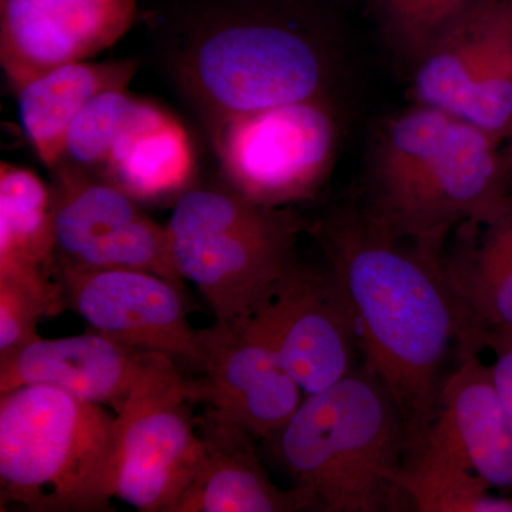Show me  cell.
<instances>
[{"mask_svg":"<svg viewBox=\"0 0 512 512\" xmlns=\"http://www.w3.org/2000/svg\"><path fill=\"white\" fill-rule=\"evenodd\" d=\"M200 336L204 376L188 380L191 402L211 407L254 439H274L305 399L274 346L248 319L217 320Z\"/></svg>","mask_w":512,"mask_h":512,"instance_id":"obj_13","label":"cell"},{"mask_svg":"<svg viewBox=\"0 0 512 512\" xmlns=\"http://www.w3.org/2000/svg\"><path fill=\"white\" fill-rule=\"evenodd\" d=\"M202 458L175 512H289L308 510L298 488L282 490L256 456L247 430L205 406Z\"/></svg>","mask_w":512,"mask_h":512,"instance_id":"obj_17","label":"cell"},{"mask_svg":"<svg viewBox=\"0 0 512 512\" xmlns=\"http://www.w3.org/2000/svg\"><path fill=\"white\" fill-rule=\"evenodd\" d=\"M245 319L271 342L305 396L329 389L356 370L355 322L330 269L322 272L292 261Z\"/></svg>","mask_w":512,"mask_h":512,"instance_id":"obj_11","label":"cell"},{"mask_svg":"<svg viewBox=\"0 0 512 512\" xmlns=\"http://www.w3.org/2000/svg\"><path fill=\"white\" fill-rule=\"evenodd\" d=\"M52 229L59 266L141 269L180 281L168 254L165 225L116 185L59 163L52 171Z\"/></svg>","mask_w":512,"mask_h":512,"instance_id":"obj_10","label":"cell"},{"mask_svg":"<svg viewBox=\"0 0 512 512\" xmlns=\"http://www.w3.org/2000/svg\"><path fill=\"white\" fill-rule=\"evenodd\" d=\"M148 353L127 348L96 330L63 339L40 338L0 360V394L40 384L119 410Z\"/></svg>","mask_w":512,"mask_h":512,"instance_id":"obj_16","label":"cell"},{"mask_svg":"<svg viewBox=\"0 0 512 512\" xmlns=\"http://www.w3.org/2000/svg\"><path fill=\"white\" fill-rule=\"evenodd\" d=\"M497 143L467 121L414 104L377 131L363 212L440 255L451 229L491 220L510 197Z\"/></svg>","mask_w":512,"mask_h":512,"instance_id":"obj_3","label":"cell"},{"mask_svg":"<svg viewBox=\"0 0 512 512\" xmlns=\"http://www.w3.org/2000/svg\"><path fill=\"white\" fill-rule=\"evenodd\" d=\"M165 70L207 124L332 94L338 36L323 0H175Z\"/></svg>","mask_w":512,"mask_h":512,"instance_id":"obj_2","label":"cell"},{"mask_svg":"<svg viewBox=\"0 0 512 512\" xmlns=\"http://www.w3.org/2000/svg\"><path fill=\"white\" fill-rule=\"evenodd\" d=\"M140 97L127 87L109 89L94 97L73 121L59 163L73 165L100 177L111 147L126 126Z\"/></svg>","mask_w":512,"mask_h":512,"instance_id":"obj_23","label":"cell"},{"mask_svg":"<svg viewBox=\"0 0 512 512\" xmlns=\"http://www.w3.org/2000/svg\"><path fill=\"white\" fill-rule=\"evenodd\" d=\"M178 282L141 269L59 266L64 303L93 330L127 348L161 353L200 370V330L188 322Z\"/></svg>","mask_w":512,"mask_h":512,"instance_id":"obj_12","label":"cell"},{"mask_svg":"<svg viewBox=\"0 0 512 512\" xmlns=\"http://www.w3.org/2000/svg\"><path fill=\"white\" fill-rule=\"evenodd\" d=\"M497 2V0H487V3Z\"/></svg>","mask_w":512,"mask_h":512,"instance_id":"obj_27","label":"cell"},{"mask_svg":"<svg viewBox=\"0 0 512 512\" xmlns=\"http://www.w3.org/2000/svg\"><path fill=\"white\" fill-rule=\"evenodd\" d=\"M136 15L137 0H0V64L10 89L109 49Z\"/></svg>","mask_w":512,"mask_h":512,"instance_id":"obj_14","label":"cell"},{"mask_svg":"<svg viewBox=\"0 0 512 512\" xmlns=\"http://www.w3.org/2000/svg\"><path fill=\"white\" fill-rule=\"evenodd\" d=\"M303 221L221 184H192L174 202L165 224L178 279H188L217 320L248 318L292 262Z\"/></svg>","mask_w":512,"mask_h":512,"instance_id":"obj_6","label":"cell"},{"mask_svg":"<svg viewBox=\"0 0 512 512\" xmlns=\"http://www.w3.org/2000/svg\"><path fill=\"white\" fill-rule=\"evenodd\" d=\"M384 40L416 64L448 29L487 0H369Z\"/></svg>","mask_w":512,"mask_h":512,"instance_id":"obj_22","label":"cell"},{"mask_svg":"<svg viewBox=\"0 0 512 512\" xmlns=\"http://www.w3.org/2000/svg\"><path fill=\"white\" fill-rule=\"evenodd\" d=\"M116 417L55 387L0 394L2 505L33 512L111 511Z\"/></svg>","mask_w":512,"mask_h":512,"instance_id":"obj_5","label":"cell"},{"mask_svg":"<svg viewBox=\"0 0 512 512\" xmlns=\"http://www.w3.org/2000/svg\"><path fill=\"white\" fill-rule=\"evenodd\" d=\"M191 404L175 360L148 353L114 420L113 497L141 512H175L202 458Z\"/></svg>","mask_w":512,"mask_h":512,"instance_id":"obj_7","label":"cell"},{"mask_svg":"<svg viewBox=\"0 0 512 512\" xmlns=\"http://www.w3.org/2000/svg\"><path fill=\"white\" fill-rule=\"evenodd\" d=\"M272 440L311 510H397L406 429L392 396L365 367L306 394Z\"/></svg>","mask_w":512,"mask_h":512,"instance_id":"obj_4","label":"cell"},{"mask_svg":"<svg viewBox=\"0 0 512 512\" xmlns=\"http://www.w3.org/2000/svg\"><path fill=\"white\" fill-rule=\"evenodd\" d=\"M399 488L420 512H512V495L493 494L484 478L426 443L410 450Z\"/></svg>","mask_w":512,"mask_h":512,"instance_id":"obj_21","label":"cell"},{"mask_svg":"<svg viewBox=\"0 0 512 512\" xmlns=\"http://www.w3.org/2000/svg\"><path fill=\"white\" fill-rule=\"evenodd\" d=\"M421 443L439 448L494 490L512 495L511 424L493 369L478 357V349L466 348L460 365L441 384Z\"/></svg>","mask_w":512,"mask_h":512,"instance_id":"obj_15","label":"cell"},{"mask_svg":"<svg viewBox=\"0 0 512 512\" xmlns=\"http://www.w3.org/2000/svg\"><path fill=\"white\" fill-rule=\"evenodd\" d=\"M53 259L50 187L33 171L0 164V274L45 275Z\"/></svg>","mask_w":512,"mask_h":512,"instance_id":"obj_20","label":"cell"},{"mask_svg":"<svg viewBox=\"0 0 512 512\" xmlns=\"http://www.w3.org/2000/svg\"><path fill=\"white\" fill-rule=\"evenodd\" d=\"M62 286L42 275L0 274V360L40 339L39 320L62 311Z\"/></svg>","mask_w":512,"mask_h":512,"instance_id":"obj_24","label":"cell"},{"mask_svg":"<svg viewBox=\"0 0 512 512\" xmlns=\"http://www.w3.org/2000/svg\"><path fill=\"white\" fill-rule=\"evenodd\" d=\"M503 165L508 187H510V192L512 194V146L508 148L507 153L503 154Z\"/></svg>","mask_w":512,"mask_h":512,"instance_id":"obj_26","label":"cell"},{"mask_svg":"<svg viewBox=\"0 0 512 512\" xmlns=\"http://www.w3.org/2000/svg\"><path fill=\"white\" fill-rule=\"evenodd\" d=\"M195 157L181 121L153 101L138 100L111 147L100 178L138 204L177 200L194 180Z\"/></svg>","mask_w":512,"mask_h":512,"instance_id":"obj_18","label":"cell"},{"mask_svg":"<svg viewBox=\"0 0 512 512\" xmlns=\"http://www.w3.org/2000/svg\"><path fill=\"white\" fill-rule=\"evenodd\" d=\"M133 60L72 62L39 74L15 92L20 126L47 170L62 160L67 133L84 107L109 89L128 87Z\"/></svg>","mask_w":512,"mask_h":512,"instance_id":"obj_19","label":"cell"},{"mask_svg":"<svg viewBox=\"0 0 512 512\" xmlns=\"http://www.w3.org/2000/svg\"><path fill=\"white\" fill-rule=\"evenodd\" d=\"M332 94L207 124L222 180L268 207L312 197L338 154Z\"/></svg>","mask_w":512,"mask_h":512,"instance_id":"obj_8","label":"cell"},{"mask_svg":"<svg viewBox=\"0 0 512 512\" xmlns=\"http://www.w3.org/2000/svg\"><path fill=\"white\" fill-rule=\"evenodd\" d=\"M414 104L512 136V0L478 6L413 66Z\"/></svg>","mask_w":512,"mask_h":512,"instance_id":"obj_9","label":"cell"},{"mask_svg":"<svg viewBox=\"0 0 512 512\" xmlns=\"http://www.w3.org/2000/svg\"><path fill=\"white\" fill-rule=\"evenodd\" d=\"M323 2L329 3V0H323Z\"/></svg>","mask_w":512,"mask_h":512,"instance_id":"obj_28","label":"cell"},{"mask_svg":"<svg viewBox=\"0 0 512 512\" xmlns=\"http://www.w3.org/2000/svg\"><path fill=\"white\" fill-rule=\"evenodd\" d=\"M315 234L348 301L363 367L392 396L412 450L433 419L441 367L464 333L440 255L394 237L363 211L332 212Z\"/></svg>","mask_w":512,"mask_h":512,"instance_id":"obj_1","label":"cell"},{"mask_svg":"<svg viewBox=\"0 0 512 512\" xmlns=\"http://www.w3.org/2000/svg\"><path fill=\"white\" fill-rule=\"evenodd\" d=\"M481 346L493 350L494 383L510 420L512 429V330H491L484 333Z\"/></svg>","mask_w":512,"mask_h":512,"instance_id":"obj_25","label":"cell"}]
</instances>
